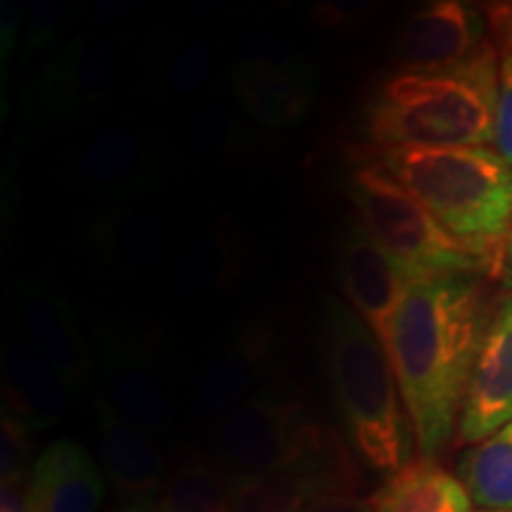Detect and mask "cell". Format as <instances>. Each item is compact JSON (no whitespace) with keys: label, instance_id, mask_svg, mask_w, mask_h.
Instances as JSON below:
<instances>
[{"label":"cell","instance_id":"7c38bea8","mask_svg":"<svg viewBox=\"0 0 512 512\" xmlns=\"http://www.w3.org/2000/svg\"><path fill=\"white\" fill-rule=\"evenodd\" d=\"M337 273L351 309L382 344L387 342L394 313L413 280L384 254L361 223H354L339 242Z\"/></svg>","mask_w":512,"mask_h":512},{"label":"cell","instance_id":"5bb4252c","mask_svg":"<svg viewBox=\"0 0 512 512\" xmlns=\"http://www.w3.org/2000/svg\"><path fill=\"white\" fill-rule=\"evenodd\" d=\"M105 477L74 439H57L34 460L27 512H100Z\"/></svg>","mask_w":512,"mask_h":512},{"label":"cell","instance_id":"5b68a950","mask_svg":"<svg viewBox=\"0 0 512 512\" xmlns=\"http://www.w3.org/2000/svg\"><path fill=\"white\" fill-rule=\"evenodd\" d=\"M349 197L358 216L356 223L413 283L448 273L501 278L489 256L448 233L411 192L375 166L363 164L354 171Z\"/></svg>","mask_w":512,"mask_h":512},{"label":"cell","instance_id":"8992f818","mask_svg":"<svg viewBox=\"0 0 512 512\" xmlns=\"http://www.w3.org/2000/svg\"><path fill=\"white\" fill-rule=\"evenodd\" d=\"M320 430L323 425L304 401L266 387L221 415L214 430V451L228 475L292 472Z\"/></svg>","mask_w":512,"mask_h":512},{"label":"cell","instance_id":"f546056e","mask_svg":"<svg viewBox=\"0 0 512 512\" xmlns=\"http://www.w3.org/2000/svg\"><path fill=\"white\" fill-rule=\"evenodd\" d=\"M373 3H325L316 8V19L323 27H349L373 15Z\"/></svg>","mask_w":512,"mask_h":512},{"label":"cell","instance_id":"7a4b0ae2","mask_svg":"<svg viewBox=\"0 0 512 512\" xmlns=\"http://www.w3.org/2000/svg\"><path fill=\"white\" fill-rule=\"evenodd\" d=\"M363 162L411 192L460 242L503 275L512 226V171L494 147H368Z\"/></svg>","mask_w":512,"mask_h":512},{"label":"cell","instance_id":"836d02e7","mask_svg":"<svg viewBox=\"0 0 512 512\" xmlns=\"http://www.w3.org/2000/svg\"><path fill=\"white\" fill-rule=\"evenodd\" d=\"M128 12H131V5L128 3H121V0H117V3H112V0H105V3H98L93 5V19L98 24H114V22H121Z\"/></svg>","mask_w":512,"mask_h":512},{"label":"cell","instance_id":"4fadbf2b","mask_svg":"<svg viewBox=\"0 0 512 512\" xmlns=\"http://www.w3.org/2000/svg\"><path fill=\"white\" fill-rule=\"evenodd\" d=\"M273 354V332L259 323H242L221 339L197 377V411L221 418L252 396Z\"/></svg>","mask_w":512,"mask_h":512},{"label":"cell","instance_id":"30bf717a","mask_svg":"<svg viewBox=\"0 0 512 512\" xmlns=\"http://www.w3.org/2000/svg\"><path fill=\"white\" fill-rule=\"evenodd\" d=\"M12 335L62 377L72 392L91 373L88 351L67 299L43 283H19L12 292Z\"/></svg>","mask_w":512,"mask_h":512},{"label":"cell","instance_id":"1f68e13d","mask_svg":"<svg viewBox=\"0 0 512 512\" xmlns=\"http://www.w3.org/2000/svg\"><path fill=\"white\" fill-rule=\"evenodd\" d=\"M489 31L503 46L505 55H512V3H491L484 8Z\"/></svg>","mask_w":512,"mask_h":512},{"label":"cell","instance_id":"d4e9b609","mask_svg":"<svg viewBox=\"0 0 512 512\" xmlns=\"http://www.w3.org/2000/svg\"><path fill=\"white\" fill-rule=\"evenodd\" d=\"M242 62L268 64L275 69H287V72L311 74V67L306 64L304 55L292 46L287 38L268 29H254L240 38L238 46Z\"/></svg>","mask_w":512,"mask_h":512},{"label":"cell","instance_id":"ac0fdd59","mask_svg":"<svg viewBox=\"0 0 512 512\" xmlns=\"http://www.w3.org/2000/svg\"><path fill=\"white\" fill-rule=\"evenodd\" d=\"M377 512H472L458 475H451L437 460L415 458L387 479L373 496Z\"/></svg>","mask_w":512,"mask_h":512},{"label":"cell","instance_id":"4dcf8cb0","mask_svg":"<svg viewBox=\"0 0 512 512\" xmlns=\"http://www.w3.org/2000/svg\"><path fill=\"white\" fill-rule=\"evenodd\" d=\"M22 15L24 5L19 0H3V8H0V60L3 64H8V57L15 50Z\"/></svg>","mask_w":512,"mask_h":512},{"label":"cell","instance_id":"603a6c76","mask_svg":"<svg viewBox=\"0 0 512 512\" xmlns=\"http://www.w3.org/2000/svg\"><path fill=\"white\" fill-rule=\"evenodd\" d=\"M228 496L233 512H304L313 501L311 489L294 472L228 475Z\"/></svg>","mask_w":512,"mask_h":512},{"label":"cell","instance_id":"e0dca14e","mask_svg":"<svg viewBox=\"0 0 512 512\" xmlns=\"http://www.w3.org/2000/svg\"><path fill=\"white\" fill-rule=\"evenodd\" d=\"M233 91L254 121L290 128L302 124L311 110L313 79L311 74L238 60L233 67Z\"/></svg>","mask_w":512,"mask_h":512},{"label":"cell","instance_id":"9a60e30c","mask_svg":"<svg viewBox=\"0 0 512 512\" xmlns=\"http://www.w3.org/2000/svg\"><path fill=\"white\" fill-rule=\"evenodd\" d=\"M95 413L107 479L121 494L150 501L166 484V460L157 441L121 418L102 392L95 394Z\"/></svg>","mask_w":512,"mask_h":512},{"label":"cell","instance_id":"d6986e66","mask_svg":"<svg viewBox=\"0 0 512 512\" xmlns=\"http://www.w3.org/2000/svg\"><path fill=\"white\" fill-rule=\"evenodd\" d=\"M169 242V223L150 209H114L102 214L91 230L95 252L119 266L152 264L169 249Z\"/></svg>","mask_w":512,"mask_h":512},{"label":"cell","instance_id":"52a82bcc","mask_svg":"<svg viewBox=\"0 0 512 512\" xmlns=\"http://www.w3.org/2000/svg\"><path fill=\"white\" fill-rule=\"evenodd\" d=\"M486 31L489 19L484 10L460 0H439L406 17L396 31L392 55L401 72H453L491 46Z\"/></svg>","mask_w":512,"mask_h":512},{"label":"cell","instance_id":"ffe728a7","mask_svg":"<svg viewBox=\"0 0 512 512\" xmlns=\"http://www.w3.org/2000/svg\"><path fill=\"white\" fill-rule=\"evenodd\" d=\"M76 169L88 188L124 192L147 174L145 145L131 128L105 126L86 140Z\"/></svg>","mask_w":512,"mask_h":512},{"label":"cell","instance_id":"2e32d148","mask_svg":"<svg viewBox=\"0 0 512 512\" xmlns=\"http://www.w3.org/2000/svg\"><path fill=\"white\" fill-rule=\"evenodd\" d=\"M72 389L53 368L31 354L12 335L3 349V399L5 413L31 432H41L62 420Z\"/></svg>","mask_w":512,"mask_h":512},{"label":"cell","instance_id":"f1b7e54d","mask_svg":"<svg viewBox=\"0 0 512 512\" xmlns=\"http://www.w3.org/2000/svg\"><path fill=\"white\" fill-rule=\"evenodd\" d=\"M491 147L512 171V55H501V72H498V102L494 143Z\"/></svg>","mask_w":512,"mask_h":512},{"label":"cell","instance_id":"e575fe53","mask_svg":"<svg viewBox=\"0 0 512 512\" xmlns=\"http://www.w3.org/2000/svg\"><path fill=\"white\" fill-rule=\"evenodd\" d=\"M503 278L512 285V226L508 233V242H505V259H503Z\"/></svg>","mask_w":512,"mask_h":512},{"label":"cell","instance_id":"cb8c5ba5","mask_svg":"<svg viewBox=\"0 0 512 512\" xmlns=\"http://www.w3.org/2000/svg\"><path fill=\"white\" fill-rule=\"evenodd\" d=\"M166 512H233L228 475L207 460H190L166 479L162 498Z\"/></svg>","mask_w":512,"mask_h":512},{"label":"cell","instance_id":"7402d4cb","mask_svg":"<svg viewBox=\"0 0 512 512\" xmlns=\"http://www.w3.org/2000/svg\"><path fill=\"white\" fill-rule=\"evenodd\" d=\"M235 273V256L219 230L202 235L185 249L171 271V285L178 297H202L219 290Z\"/></svg>","mask_w":512,"mask_h":512},{"label":"cell","instance_id":"8fae6325","mask_svg":"<svg viewBox=\"0 0 512 512\" xmlns=\"http://www.w3.org/2000/svg\"><path fill=\"white\" fill-rule=\"evenodd\" d=\"M121 74V46L110 36H74L50 57L38 81V105L53 119L86 114Z\"/></svg>","mask_w":512,"mask_h":512},{"label":"cell","instance_id":"277c9868","mask_svg":"<svg viewBox=\"0 0 512 512\" xmlns=\"http://www.w3.org/2000/svg\"><path fill=\"white\" fill-rule=\"evenodd\" d=\"M323 356L344 434L356 456L382 475L411 463V420L380 337L337 297L325 299Z\"/></svg>","mask_w":512,"mask_h":512},{"label":"cell","instance_id":"44dd1931","mask_svg":"<svg viewBox=\"0 0 512 512\" xmlns=\"http://www.w3.org/2000/svg\"><path fill=\"white\" fill-rule=\"evenodd\" d=\"M458 479L479 510H512V422L467 448Z\"/></svg>","mask_w":512,"mask_h":512},{"label":"cell","instance_id":"83f0119b","mask_svg":"<svg viewBox=\"0 0 512 512\" xmlns=\"http://www.w3.org/2000/svg\"><path fill=\"white\" fill-rule=\"evenodd\" d=\"M67 8L60 0H36L27 17V36H24V60L46 50L60 34Z\"/></svg>","mask_w":512,"mask_h":512},{"label":"cell","instance_id":"3957f363","mask_svg":"<svg viewBox=\"0 0 512 512\" xmlns=\"http://www.w3.org/2000/svg\"><path fill=\"white\" fill-rule=\"evenodd\" d=\"M501 57L489 46L453 72H399L366 107L370 147H489L494 143Z\"/></svg>","mask_w":512,"mask_h":512},{"label":"cell","instance_id":"6da1fadb","mask_svg":"<svg viewBox=\"0 0 512 512\" xmlns=\"http://www.w3.org/2000/svg\"><path fill=\"white\" fill-rule=\"evenodd\" d=\"M494 304L484 275L415 280L389 325L387 349L420 458L437 460L460 413Z\"/></svg>","mask_w":512,"mask_h":512},{"label":"cell","instance_id":"d6a6232c","mask_svg":"<svg viewBox=\"0 0 512 512\" xmlns=\"http://www.w3.org/2000/svg\"><path fill=\"white\" fill-rule=\"evenodd\" d=\"M304 512H377L373 498L361 496H332V498H318L306 505Z\"/></svg>","mask_w":512,"mask_h":512},{"label":"cell","instance_id":"8d00e7d4","mask_svg":"<svg viewBox=\"0 0 512 512\" xmlns=\"http://www.w3.org/2000/svg\"><path fill=\"white\" fill-rule=\"evenodd\" d=\"M475 512H512V510H475Z\"/></svg>","mask_w":512,"mask_h":512},{"label":"cell","instance_id":"ba28073f","mask_svg":"<svg viewBox=\"0 0 512 512\" xmlns=\"http://www.w3.org/2000/svg\"><path fill=\"white\" fill-rule=\"evenodd\" d=\"M102 396L126 422L164 439L174 432V399L162 366L140 342L112 337L102 344Z\"/></svg>","mask_w":512,"mask_h":512},{"label":"cell","instance_id":"d590c367","mask_svg":"<svg viewBox=\"0 0 512 512\" xmlns=\"http://www.w3.org/2000/svg\"><path fill=\"white\" fill-rule=\"evenodd\" d=\"M121 512H166V510L162 508V503L138 501V503H133L131 508H126V510H121Z\"/></svg>","mask_w":512,"mask_h":512},{"label":"cell","instance_id":"4316f807","mask_svg":"<svg viewBox=\"0 0 512 512\" xmlns=\"http://www.w3.org/2000/svg\"><path fill=\"white\" fill-rule=\"evenodd\" d=\"M31 430L24 422L3 413L0 420V484L27 482L34 463L31 458Z\"/></svg>","mask_w":512,"mask_h":512},{"label":"cell","instance_id":"484cf974","mask_svg":"<svg viewBox=\"0 0 512 512\" xmlns=\"http://www.w3.org/2000/svg\"><path fill=\"white\" fill-rule=\"evenodd\" d=\"M214 62L216 57L209 43H185L166 64V86L176 95L197 93L209 81V76L214 74Z\"/></svg>","mask_w":512,"mask_h":512},{"label":"cell","instance_id":"9c48e42d","mask_svg":"<svg viewBox=\"0 0 512 512\" xmlns=\"http://www.w3.org/2000/svg\"><path fill=\"white\" fill-rule=\"evenodd\" d=\"M512 422V292L494 302L460 413L456 444L475 446Z\"/></svg>","mask_w":512,"mask_h":512}]
</instances>
